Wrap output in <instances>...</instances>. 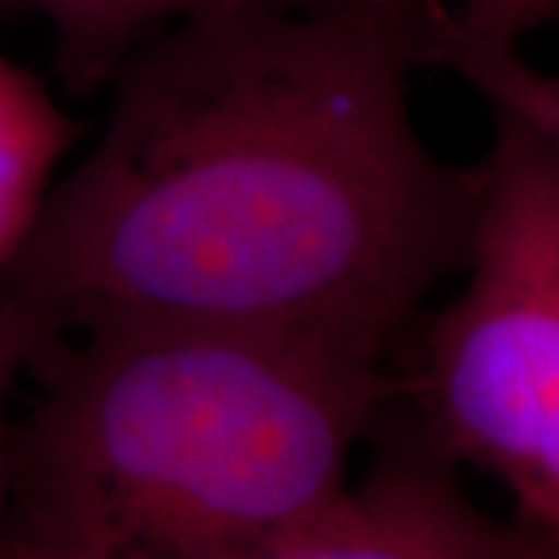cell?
I'll return each mask as SVG.
<instances>
[{
	"label": "cell",
	"mask_w": 559,
	"mask_h": 559,
	"mask_svg": "<svg viewBox=\"0 0 559 559\" xmlns=\"http://www.w3.org/2000/svg\"><path fill=\"white\" fill-rule=\"evenodd\" d=\"M419 62L417 35L364 0L165 25L109 81L0 308L40 355L97 326L187 323L385 358L463 267L479 200V165L419 138Z\"/></svg>",
	"instance_id": "obj_1"
},
{
	"label": "cell",
	"mask_w": 559,
	"mask_h": 559,
	"mask_svg": "<svg viewBox=\"0 0 559 559\" xmlns=\"http://www.w3.org/2000/svg\"><path fill=\"white\" fill-rule=\"evenodd\" d=\"M10 429L7 559H230L333 507L392 399L385 358L277 333L116 323L53 342Z\"/></svg>",
	"instance_id": "obj_2"
},
{
	"label": "cell",
	"mask_w": 559,
	"mask_h": 559,
	"mask_svg": "<svg viewBox=\"0 0 559 559\" xmlns=\"http://www.w3.org/2000/svg\"><path fill=\"white\" fill-rule=\"evenodd\" d=\"M491 112L466 283L429 320L417 399L426 439L503 481L559 540V153Z\"/></svg>",
	"instance_id": "obj_3"
},
{
	"label": "cell",
	"mask_w": 559,
	"mask_h": 559,
	"mask_svg": "<svg viewBox=\"0 0 559 559\" xmlns=\"http://www.w3.org/2000/svg\"><path fill=\"white\" fill-rule=\"evenodd\" d=\"M535 544L528 528L485 516L423 439L352 479L320 516L230 559H528Z\"/></svg>",
	"instance_id": "obj_4"
},
{
	"label": "cell",
	"mask_w": 559,
	"mask_h": 559,
	"mask_svg": "<svg viewBox=\"0 0 559 559\" xmlns=\"http://www.w3.org/2000/svg\"><path fill=\"white\" fill-rule=\"evenodd\" d=\"M75 134L44 81L0 53V277L32 237Z\"/></svg>",
	"instance_id": "obj_5"
},
{
	"label": "cell",
	"mask_w": 559,
	"mask_h": 559,
	"mask_svg": "<svg viewBox=\"0 0 559 559\" xmlns=\"http://www.w3.org/2000/svg\"><path fill=\"white\" fill-rule=\"evenodd\" d=\"M224 3L318 7L333 0H0V13H22L47 25L62 84L87 94L109 84L146 38L190 13Z\"/></svg>",
	"instance_id": "obj_6"
},
{
	"label": "cell",
	"mask_w": 559,
	"mask_h": 559,
	"mask_svg": "<svg viewBox=\"0 0 559 559\" xmlns=\"http://www.w3.org/2000/svg\"><path fill=\"white\" fill-rule=\"evenodd\" d=\"M429 62H441L479 87L491 109L525 121L559 153V75L522 60L516 47L481 44L457 35L451 20L429 44Z\"/></svg>",
	"instance_id": "obj_7"
},
{
	"label": "cell",
	"mask_w": 559,
	"mask_h": 559,
	"mask_svg": "<svg viewBox=\"0 0 559 559\" xmlns=\"http://www.w3.org/2000/svg\"><path fill=\"white\" fill-rule=\"evenodd\" d=\"M559 16V0H460L451 28L469 40L516 47L522 35Z\"/></svg>",
	"instance_id": "obj_8"
},
{
	"label": "cell",
	"mask_w": 559,
	"mask_h": 559,
	"mask_svg": "<svg viewBox=\"0 0 559 559\" xmlns=\"http://www.w3.org/2000/svg\"><path fill=\"white\" fill-rule=\"evenodd\" d=\"M40 355L38 342L10 311L0 308V507H3V481H7V448H10V426H7V401L13 382L22 370H32Z\"/></svg>",
	"instance_id": "obj_9"
},
{
	"label": "cell",
	"mask_w": 559,
	"mask_h": 559,
	"mask_svg": "<svg viewBox=\"0 0 559 559\" xmlns=\"http://www.w3.org/2000/svg\"><path fill=\"white\" fill-rule=\"evenodd\" d=\"M370 3L373 10H380L392 20L404 22L423 44V62H426V50H429V40L441 28V22L451 16V10L441 3V0H364Z\"/></svg>",
	"instance_id": "obj_10"
},
{
	"label": "cell",
	"mask_w": 559,
	"mask_h": 559,
	"mask_svg": "<svg viewBox=\"0 0 559 559\" xmlns=\"http://www.w3.org/2000/svg\"><path fill=\"white\" fill-rule=\"evenodd\" d=\"M528 559H544V547H540V540L535 544V550H532V557Z\"/></svg>",
	"instance_id": "obj_11"
}]
</instances>
